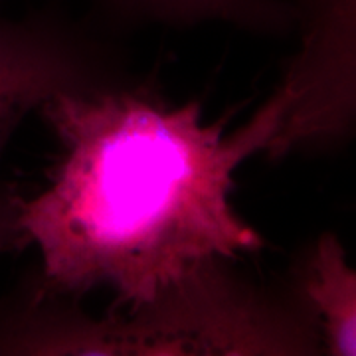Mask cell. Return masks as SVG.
<instances>
[{
    "label": "cell",
    "mask_w": 356,
    "mask_h": 356,
    "mask_svg": "<svg viewBox=\"0 0 356 356\" xmlns=\"http://www.w3.org/2000/svg\"><path fill=\"white\" fill-rule=\"evenodd\" d=\"M289 107L277 86L243 125L206 121L200 99L177 103L129 76L64 89L38 107L58 140L46 182L14 191L20 250L38 281L81 299L107 287L137 307L210 261H242L267 245L232 202L238 168L269 154Z\"/></svg>",
    "instance_id": "obj_1"
},
{
    "label": "cell",
    "mask_w": 356,
    "mask_h": 356,
    "mask_svg": "<svg viewBox=\"0 0 356 356\" xmlns=\"http://www.w3.org/2000/svg\"><path fill=\"white\" fill-rule=\"evenodd\" d=\"M105 28L228 24L255 36H287L295 28L291 0H86Z\"/></svg>",
    "instance_id": "obj_6"
},
{
    "label": "cell",
    "mask_w": 356,
    "mask_h": 356,
    "mask_svg": "<svg viewBox=\"0 0 356 356\" xmlns=\"http://www.w3.org/2000/svg\"><path fill=\"white\" fill-rule=\"evenodd\" d=\"M210 261L156 299L91 315L32 273L0 293V356H327L289 280Z\"/></svg>",
    "instance_id": "obj_2"
},
{
    "label": "cell",
    "mask_w": 356,
    "mask_h": 356,
    "mask_svg": "<svg viewBox=\"0 0 356 356\" xmlns=\"http://www.w3.org/2000/svg\"><path fill=\"white\" fill-rule=\"evenodd\" d=\"M287 280L317 325L327 356H356V271L341 238L327 229L305 243Z\"/></svg>",
    "instance_id": "obj_5"
},
{
    "label": "cell",
    "mask_w": 356,
    "mask_h": 356,
    "mask_svg": "<svg viewBox=\"0 0 356 356\" xmlns=\"http://www.w3.org/2000/svg\"><path fill=\"white\" fill-rule=\"evenodd\" d=\"M2 4H4V0H0V8H2Z\"/></svg>",
    "instance_id": "obj_7"
},
{
    "label": "cell",
    "mask_w": 356,
    "mask_h": 356,
    "mask_svg": "<svg viewBox=\"0 0 356 356\" xmlns=\"http://www.w3.org/2000/svg\"><path fill=\"white\" fill-rule=\"evenodd\" d=\"M301 50L280 86L289 97L269 159L343 145L355 121L356 0H291Z\"/></svg>",
    "instance_id": "obj_4"
},
{
    "label": "cell",
    "mask_w": 356,
    "mask_h": 356,
    "mask_svg": "<svg viewBox=\"0 0 356 356\" xmlns=\"http://www.w3.org/2000/svg\"><path fill=\"white\" fill-rule=\"evenodd\" d=\"M97 20L60 8L6 18L0 14V165L26 115L58 91L129 77L121 50ZM14 186L0 177V257L20 250L14 232Z\"/></svg>",
    "instance_id": "obj_3"
}]
</instances>
